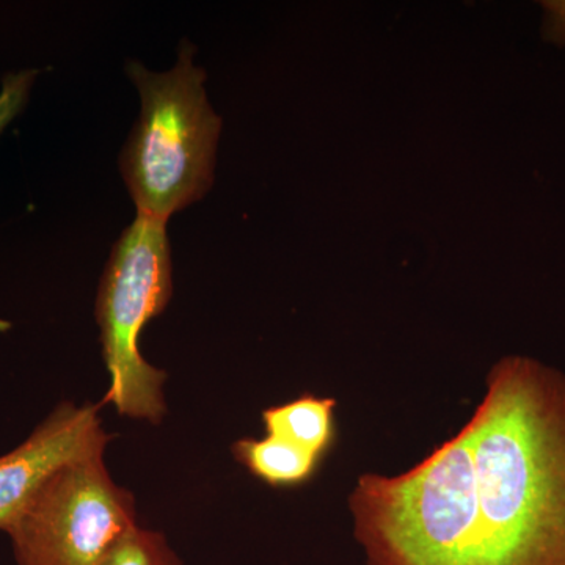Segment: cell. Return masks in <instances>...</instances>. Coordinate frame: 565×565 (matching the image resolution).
<instances>
[{
	"mask_svg": "<svg viewBox=\"0 0 565 565\" xmlns=\"http://www.w3.org/2000/svg\"><path fill=\"white\" fill-rule=\"evenodd\" d=\"M541 10L542 40L565 50V0H544Z\"/></svg>",
	"mask_w": 565,
	"mask_h": 565,
	"instance_id": "obj_11",
	"label": "cell"
},
{
	"mask_svg": "<svg viewBox=\"0 0 565 565\" xmlns=\"http://www.w3.org/2000/svg\"><path fill=\"white\" fill-rule=\"evenodd\" d=\"M234 460L273 489H297L310 484L321 470L323 459L299 446L264 435L244 437L232 446Z\"/></svg>",
	"mask_w": 565,
	"mask_h": 565,
	"instance_id": "obj_8",
	"label": "cell"
},
{
	"mask_svg": "<svg viewBox=\"0 0 565 565\" xmlns=\"http://www.w3.org/2000/svg\"><path fill=\"white\" fill-rule=\"evenodd\" d=\"M349 508L364 565H473L475 460L463 427L403 475L360 476Z\"/></svg>",
	"mask_w": 565,
	"mask_h": 565,
	"instance_id": "obj_2",
	"label": "cell"
},
{
	"mask_svg": "<svg viewBox=\"0 0 565 565\" xmlns=\"http://www.w3.org/2000/svg\"><path fill=\"white\" fill-rule=\"evenodd\" d=\"M167 223L137 214L111 248L99 281L96 322L110 384L103 404L120 416L161 424L167 373L140 352V334L173 294Z\"/></svg>",
	"mask_w": 565,
	"mask_h": 565,
	"instance_id": "obj_4",
	"label": "cell"
},
{
	"mask_svg": "<svg viewBox=\"0 0 565 565\" xmlns=\"http://www.w3.org/2000/svg\"><path fill=\"white\" fill-rule=\"evenodd\" d=\"M103 403L63 401L33 433L0 456V531L7 533L41 487L71 462L106 452Z\"/></svg>",
	"mask_w": 565,
	"mask_h": 565,
	"instance_id": "obj_6",
	"label": "cell"
},
{
	"mask_svg": "<svg viewBox=\"0 0 565 565\" xmlns=\"http://www.w3.org/2000/svg\"><path fill=\"white\" fill-rule=\"evenodd\" d=\"M99 565H182L180 556L159 531L137 525L111 546Z\"/></svg>",
	"mask_w": 565,
	"mask_h": 565,
	"instance_id": "obj_9",
	"label": "cell"
},
{
	"mask_svg": "<svg viewBox=\"0 0 565 565\" xmlns=\"http://www.w3.org/2000/svg\"><path fill=\"white\" fill-rule=\"evenodd\" d=\"M463 429L473 565H565V373L533 356L498 360Z\"/></svg>",
	"mask_w": 565,
	"mask_h": 565,
	"instance_id": "obj_1",
	"label": "cell"
},
{
	"mask_svg": "<svg viewBox=\"0 0 565 565\" xmlns=\"http://www.w3.org/2000/svg\"><path fill=\"white\" fill-rule=\"evenodd\" d=\"M33 73L13 74L3 82L2 92H0V132L6 129L28 99L29 88H31Z\"/></svg>",
	"mask_w": 565,
	"mask_h": 565,
	"instance_id": "obj_10",
	"label": "cell"
},
{
	"mask_svg": "<svg viewBox=\"0 0 565 565\" xmlns=\"http://www.w3.org/2000/svg\"><path fill=\"white\" fill-rule=\"evenodd\" d=\"M137 525L136 497L111 479L102 452L61 468L7 534L17 565H99Z\"/></svg>",
	"mask_w": 565,
	"mask_h": 565,
	"instance_id": "obj_5",
	"label": "cell"
},
{
	"mask_svg": "<svg viewBox=\"0 0 565 565\" xmlns=\"http://www.w3.org/2000/svg\"><path fill=\"white\" fill-rule=\"evenodd\" d=\"M338 401L303 393L262 412L264 434L281 438L326 460L338 444Z\"/></svg>",
	"mask_w": 565,
	"mask_h": 565,
	"instance_id": "obj_7",
	"label": "cell"
},
{
	"mask_svg": "<svg viewBox=\"0 0 565 565\" xmlns=\"http://www.w3.org/2000/svg\"><path fill=\"white\" fill-rule=\"evenodd\" d=\"M193 51L182 44L167 73L128 65L141 110L122 148L121 173L137 214L163 223L203 199L214 181L222 120L207 103L206 73L193 65Z\"/></svg>",
	"mask_w": 565,
	"mask_h": 565,
	"instance_id": "obj_3",
	"label": "cell"
}]
</instances>
